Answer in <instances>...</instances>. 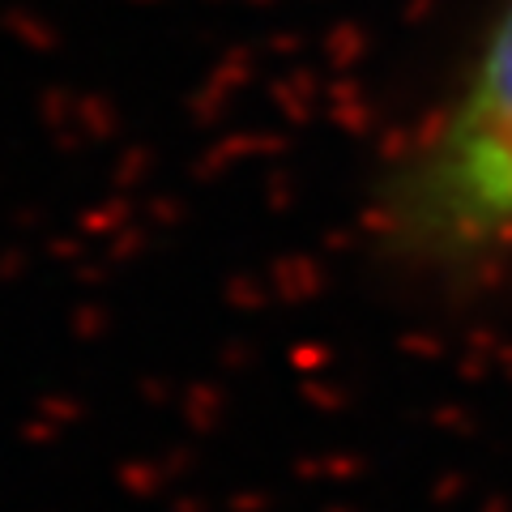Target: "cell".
Instances as JSON below:
<instances>
[{"mask_svg":"<svg viewBox=\"0 0 512 512\" xmlns=\"http://www.w3.org/2000/svg\"><path fill=\"white\" fill-rule=\"evenodd\" d=\"M384 235L414 261L470 265L512 248V0L380 192Z\"/></svg>","mask_w":512,"mask_h":512,"instance_id":"obj_1","label":"cell"}]
</instances>
